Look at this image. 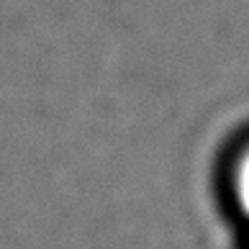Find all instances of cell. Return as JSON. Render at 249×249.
Wrapping results in <instances>:
<instances>
[{
    "label": "cell",
    "mask_w": 249,
    "mask_h": 249,
    "mask_svg": "<svg viewBox=\"0 0 249 249\" xmlns=\"http://www.w3.org/2000/svg\"><path fill=\"white\" fill-rule=\"evenodd\" d=\"M236 198L242 211L249 216V149L242 154V160L236 164Z\"/></svg>",
    "instance_id": "6da1fadb"
}]
</instances>
